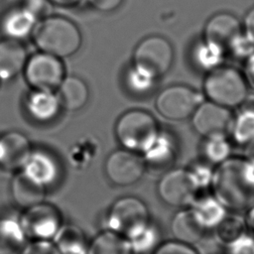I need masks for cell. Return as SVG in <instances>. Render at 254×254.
Returning <instances> with one entry per match:
<instances>
[{
  "label": "cell",
  "instance_id": "e0dca14e",
  "mask_svg": "<svg viewBox=\"0 0 254 254\" xmlns=\"http://www.w3.org/2000/svg\"><path fill=\"white\" fill-rule=\"evenodd\" d=\"M189 208L204 231L216 229L225 219L228 212L213 195L196 197Z\"/></svg>",
  "mask_w": 254,
  "mask_h": 254
},
{
  "label": "cell",
  "instance_id": "2e32d148",
  "mask_svg": "<svg viewBox=\"0 0 254 254\" xmlns=\"http://www.w3.org/2000/svg\"><path fill=\"white\" fill-rule=\"evenodd\" d=\"M28 57L20 41L4 39L0 41V79L10 80L17 76L26 65Z\"/></svg>",
  "mask_w": 254,
  "mask_h": 254
},
{
  "label": "cell",
  "instance_id": "6da1fadb",
  "mask_svg": "<svg viewBox=\"0 0 254 254\" xmlns=\"http://www.w3.org/2000/svg\"><path fill=\"white\" fill-rule=\"evenodd\" d=\"M210 186L212 195L227 210L245 211L254 202V163L229 157L213 170Z\"/></svg>",
  "mask_w": 254,
  "mask_h": 254
},
{
  "label": "cell",
  "instance_id": "7a4b0ae2",
  "mask_svg": "<svg viewBox=\"0 0 254 254\" xmlns=\"http://www.w3.org/2000/svg\"><path fill=\"white\" fill-rule=\"evenodd\" d=\"M34 30V43L40 52L60 59L72 56L81 46L77 26L64 17L48 16Z\"/></svg>",
  "mask_w": 254,
  "mask_h": 254
},
{
  "label": "cell",
  "instance_id": "1f68e13d",
  "mask_svg": "<svg viewBox=\"0 0 254 254\" xmlns=\"http://www.w3.org/2000/svg\"><path fill=\"white\" fill-rule=\"evenodd\" d=\"M153 254H199V252L192 244L175 239L157 245Z\"/></svg>",
  "mask_w": 254,
  "mask_h": 254
},
{
  "label": "cell",
  "instance_id": "603a6c76",
  "mask_svg": "<svg viewBox=\"0 0 254 254\" xmlns=\"http://www.w3.org/2000/svg\"><path fill=\"white\" fill-rule=\"evenodd\" d=\"M172 232L176 240L194 244L202 237L204 230L192 216L190 208L180 210L172 220Z\"/></svg>",
  "mask_w": 254,
  "mask_h": 254
},
{
  "label": "cell",
  "instance_id": "ab89813d",
  "mask_svg": "<svg viewBox=\"0 0 254 254\" xmlns=\"http://www.w3.org/2000/svg\"><path fill=\"white\" fill-rule=\"evenodd\" d=\"M245 70H246V75L248 77V80L254 86V53L247 58Z\"/></svg>",
  "mask_w": 254,
  "mask_h": 254
},
{
  "label": "cell",
  "instance_id": "8fae6325",
  "mask_svg": "<svg viewBox=\"0 0 254 254\" xmlns=\"http://www.w3.org/2000/svg\"><path fill=\"white\" fill-rule=\"evenodd\" d=\"M104 168L106 176L113 184L126 187L135 184L142 178L146 162L136 152L123 149L110 154Z\"/></svg>",
  "mask_w": 254,
  "mask_h": 254
},
{
  "label": "cell",
  "instance_id": "52a82bcc",
  "mask_svg": "<svg viewBox=\"0 0 254 254\" xmlns=\"http://www.w3.org/2000/svg\"><path fill=\"white\" fill-rule=\"evenodd\" d=\"M202 190L193 171L190 168L174 169L166 173L158 184V193L168 204L190 205Z\"/></svg>",
  "mask_w": 254,
  "mask_h": 254
},
{
  "label": "cell",
  "instance_id": "ba28073f",
  "mask_svg": "<svg viewBox=\"0 0 254 254\" xmlns=\"http://www.w3.org/2000/svg\"><path fill=\"white\" fill-rule=\"evenodd\" d=\"M202 101L203 97L199 92L183 84H175L158 94L156 108L167 119L184 120L191 116Z\"/></svg>",
  "mask_w": 254,
  "mask_h": 254
},
{
  "label": "cell",
  "instance_id": "5b68a950",
  "mask_svg": "<svg viewBox=\"0 0 254 254\" xmlns=\"http://www.w3.org/2000/svg\"><path fill=\"white\" fill-rule=\"evenodd\" d=\"M150 223L148 207L135 196H124L117 199L110 207L107 216L109 230L127 240L137 236Z\"/></svg>",
  "mask_w": 254,
  "mask_h": 254
},
{
  "label": "cell",
  "instance_id": "d6986e66",
  "mask_svg": "<svg viewBox=\"0 0 254 254\" xmlns=\"http://www.w3.org/2000/svg\"><path fill=\"white\" fill-rule=\"evenodd\" d=\"M12 195L19 206L28 208L44 201L45 186L22 171L12 181Z\"/></svg>",
  "mask_w": 254,
  "mask_h": 254
},
{
  "label": "cell",
  "instance_id": "277c9868",
  "mask_svg": "<svg viewBox=\"0 0 254 254\" xmlns=\"http://www.w3.org/2000/svg\"><path fill=\"white\" fill-rule=\"evenodd\" d=\"M160 129L154 116L144 110L133 109L120 116L115 125V135L127 150L145 153L159 135Z\"/></svg>",
  "mask_w": 254,
  "mask_h": 254
},
{
  "label": "cell",
  "instance_id": "9c48e42d",
  "mask_svg": "<svg viewBox=\"0 0 254 254\" xmlns=\"http://www.w3.org/2000/svg\"><path fill=\"white\" fill-rule=\"evenodd\" d=\"M24 75L35 89L54 90L64 78V66L60 58L40 52L27 60Z\"/></svg>",
  "mask_w": 254,
  "mask_h": 254
},
{
  "label": "cell",
  "instance_id": "4fadbf2b",
  "mask_svg": "<svg viewBox=\"0 0 254 254\" xmlns=\"http://www.w3.org/2000/svg\"><path fill=\"white\" fill-rule=\"evenodd\" d=\"M203 34L205 42L227 53L236 39L242 34L241 24L234 15L220 12L207 21Z\"/></svg>",
  "mask_w": 254,
  "mask_h": 254
},
{
  "label": "cell",
  "instance_id": "60d3db41",
  "mask_svg": "<svg viewBox=\"0 0 254 254\" xmlns=\"http://www.w3.org/2000/svg\"><path fill=\"white\" fill-rule=\"evenodd\" d=\"M244 157L254 163V140L251 141L250 143H248L245 146V155H244Z\"/></svg>",
  "mask_w": 254,
  "mask_h": 254
},
{
  "label": "cell",
  "instance_id": "d590c367",
  "mask_svg": "<svg viewBox=\"0 0 254 254\" xmlns=\"http://www.w3.org/2000/svg\"><path fill=\"white\" fill-rule=\"evenodd\" d=\"M52 3L49 0H24L22 6L31 12L37 20L48 17L51 12Z\"/></svg>",
  "mask_w": 254,
  "mask_h": 254
},
{
  "label": "cell",
  "instance_id": "83f0119b",
  "mask_svg": "<svg viewBox=\"0 0 254 254\" xmlns=\"http://www.w3.org/2000/svg\"><path fill=\"white\" fill-rule=\"evenodd\" d=\"M231 143L226 135L205 137L202 144V155L210 165H219L231 157Z\"/></svg>",
  "mask_w": 254,
  "mask_h": 254
},
{
  "label": "cell",
  "instance_id": "d6a6232c",
  "mask_svg": "<svg viewBox=\"0 0 254 254\" xmlns=\"http://www.w3.org/2000/svg\"><path fill=\"white\" fill-rule=\"evenodd\" d=\"M228 254H254V236L241 233L227 243Z\"/></svg>",
  "mask_w": 254,
  "mask_h": 254
},
{
  "label": "cell",
  "instance_id": "836d02e7",
  "mask_svg": "<svg viewBox=\"0 0 254 254\" xmlns=\"http://www.w3.org/2000/svg\"><path fill=\"white\" fill-rule=\"evenodd\" d=\"M229 53L239 59H247L254 53V44L242 33L231 46Z\"/></svg>",
  "mask_w": 254,
  "mask_h": 254
},
{
  "label": "cell",
  "instance_id": "9a60e30c",
  "mask_svg": "<svg viewBox=\"0 0 254 254\" xmlns=\"http://www.w3.org/2000/svg\"><path fill=\"white\" fill-rule=\"evenodd\" d=\"M37 21V18L21 5L8 10L2 16L0 30L6 39L20 41L32 33Z\"/></svg>",
  "mask_w": 254,
  "mask_h": 254
},
{
  "label": "cell",
  "instance_id": "f1b7e54d",
  "mask_svg": "<svg viewBox=\"0 0 254 254\" xmlns=\"http://www.w3.org/2000/svg\"><path fill=\"white\" fill-rule=\"evenodd\" d=\"M225 53L215 46L205 42L198 43L192 52V60L199 69L210 71L220 66Z\"/></svg>",
  "mask_w": 254,
  "mask_h": 254
},
{
  "label": "cell",
  "instance_id": "8d00e7d4",
  "mask_svg": "<svg viewBox=\"0 0 254 254\" xmlns=\"http://www.w3.org/2000/svg\"><path fill=\"white\" fill-rule=\"evenodd\" d=\"M94 9L101 12H111L116 10L123 0H86Z\"/></svg>",
  "mask_w": 254,
  "mask_h": 254
},
{
  "label": "cell",
  "instance_id": "7bdbcfd3",
  "mask_svg": "<svg viewBox=\"0 0 254 254\" xmlns=\"http://www.w3.org/2000/svg\"><path fill=\"white\" fill-rule=\"evenodd\" d=\"M2 1H3V0H0V3H1V2H2Z\"/></svg>",
  "mask_w": 254,
  "mask_h": 254
},
{
  "label": "cell",
  "instance_id": "d4e9b609",
  "mask_svg": "<svg viewBox=\"0 0 254 254\" xmlns=\"http://www.w3.org/2000/svg\"><path fill=\"white\" fill-rule=\"evenodd\" d=\"M176 151L177 144L173 137L160 131L152 146L144 153V160L155 166H164L174 160Z\"/></svg>",
  "mask_w": 254,
  "mask_h": 254
},
{
  "label": "cell",
  "instance_id": "44dd1931",
  "mask_svg": "<svg viewBox=\"0 0 254 254\" xmlns=\"http://www.w3.org/2000/svg\"><path fill=\"white\" fill-rule=\"evenodd\" d=\"M236 117L232 119L230 135L232 140L241 146H246L254 140V101L246 100Z\"/></svg>",
  "mask_w": 254,
  "mask_h": 254
},
{
  "label": "cell",
  "instance_id": "74e56055",
  "mask_svg": "<svg viewBox=\"0 0 254 254\" xmlns=\"http://www.w3.org/2000/svg\"><path fill=\"white\" fill-rule=\"evenodd\" d=\"M244 35L254 44V8L249 10L244 18Z\"/></svg>",
  "mask_w": 254,
  "mask_h": 254
},
{
  "label": "cell",
  "instance_id": "484cf974",
  "mask_svg": "<svg viewBox=\"0 0 254 254\" xmlns=\"http://www.w3.org/2000/svg\"><path fill=\"white\" fill-rule=\"evenodd\" d=\"M25 238L18 221L10 218L0 219V254H15L23 247Z\"/></svg>",
  "mask_w": 254,
  "mask_h": 254
},
{
  "label": "cell",
  "instance_id": "7402d4cb",
  "mask_svg": "<svg viewBox=\"0 0 254 254\" xmlns=\"http://www.w3.org/2000/svg\"><path fill=\"white\" fill-rule=\"evenodd\" d=\"M22 170L45 187L51 184L58 175L55 161L43 152H32Z\"/></svg>",
  "mask_w": 254,
  "mask_h": 254
},
{
  "label": "cell",
  "instance_id": "f35d334b",
  "mask_svg": "<svg viewBox=\"0 0 254 254\" xmlns=\"http://www.w3.org/2000/svg\"><path fill=\"white\" fill-rule=\"evenodd\" d=\"M244 226L249 230L252 236H254V202L245 210Z\"/></svg>",
  "mask_w": 254,
  "mask_h": 254
},
{
  "label": "cell",
  "instance_id": "30bf717a",
  "mask_svg": "<svg viewBox=\"0 0 254 254\" xmlns=\"http://www.w3.org/2000/svg\"><path fill=\"white\" fill-rule=\"evenodd\" d=\"M19 223L26 237L48 240L61 228L62 214L55 205L43 201L26 208Z\"/></svg>",
  "mask_w": 254,
  "mask_h": 254
},
{
  "label": "cell",
  "instance_id": "f546056e",
  "mask_svg": "<svg viewBox=\"0 0 254 254\" xmlns=\"http://www.w3.org/2000/svg\"><path fill=\"white\" fill-rule=\"evenodd\" d=\"M133 252L145 253L146 251L152 249L158 245L159 232L158 229L150 223L141 233H139L134 238L128 240Z\"/></svg>",
  "mask_w": 254,
  "mask_h": 254
},
{
  "label": "cell",
  "instance_id": "b9f144b4",
  "mask_svg": "<svg viewBox=\"0 0 254 254\" xmlns=\"http://www.w3.org/2000/svg\"><path fill=\"white\" fill-rule=\"evenodd\" d=\"M52 4L63 6V7H69L77 4L80 0H49Z\"/></svg>",
  "mask_w": 254,
  "mask_h": 254
},
{
  "label": "cell",
  "instance_id": "8992f818",
  "mask_svg": "<svg viewBox=\"0 0 254 254\" xmlns=\"http://www.w3.org/2000/svg\"><path fill=\"white\" fill-rule=\"evenodd\" d=\"M174 50L170 42L161 36L143 39L133 54V66L139 71L157 79L171 67Z\"/></svg>",
  "mask_w": 254,
  "mask_h": 254
},
{
  "label": "cell",
  "instance_id": "5bb4252c",
  "mask_svg": "<svg viewBox=\"0 0 254 254\" xmlns=\"http://www.w3.org/2000/svg\"><path fill=\"white\" fill-rule=\"evenodd\" d=\"M28 138L17 131H10L0 136V167L16 171L23 169L32 154Z\"/></svg>",
  "mask_w": 254,
  "mask_h": 254
},
{
  "label": "cell",
  "instance_id": "4316f807",
  "mask_svg": "<svg viewBox=\"0 0 254 254\" xmlns=\"http://www.w3.org/2000/svg\"><path fill=\"white\" fill-rule=\"evenodd\" d=\"M53 238V243L61 254H71L87 250L83 233L75 225H62Z\"/></svg>",
  "mask_w": 254,
  "mask_h": 254
},
{
  "label": "cell",
  "instance_id": "cb8c5ba5",
  "mask_svg": "<svg viewBox=\"0 0 254 254\" xmlns=\"http://www.w3.org/2000/svg\"><path fill=\"white\" fill-rule=\"evenodd\" d=\"M129 241L123 236L108 230L98 234L87 249V254H132Z\"/></svg>",
  "mask_w": 254,
  "mask_h": 254
},
{
  "label": "cell",
  "instance_id": "3957f363",
  "mask_svg": "<svg viewBox=\"0 0 254 254\" xmlns=\"http://www.w3.org/2000/svg\"><path fill=\"white\" fill-rule=\"evenodd\" d=\"M242 73L231 66H218L207 72L203 91L208 100L232 108L241 105L247 98L248 85Z\"/></svg>",
  "mask_w": 254,
  "mask_h": 254
},
{
  "label": "cell",
  "instance_id": "7c38bea8",
  "mask_svg": "<svg viewBox=\"0 0 254 254\" xmlns=\"http://www.w3.org/2000/svg\"><path fill=\"white\" fill-rule=\"evenodd\" d=\"M232 113L229 108L210 100L202 101L191 115L194 130L203 137L226 135L232 123Z\"/></svg>",
  "mask_w": 254,
  "mask_h": 254
},
{
  "label": "cell",
  "instance_id": "4dcf8cb0",
  "mask_svg": "<svg viewBox=\"0 0 254 254\" xmlns=\"http://www.w3.org/2000/svg\"><path fill=\"white\" fill-rule=\"evenodd\" d=\"M155 78L148 76L147 74L139 71L132 66L126 74V83L128 88L136 94L148 93L154 86Z\"/></svg>",
  "mask_w": 254,
  "mask_h": 254
},
{
  "label": "cell",
  "instance_id": "ac0fdd59",
  "mask_svg": "<svg viewBox=\"0 0 254 254\" xmlns=\"http://www.w3.org/2000/svg\"><path fill=\"white\" fill-rule=\"evenodd\" d=\"M29 115L38 122H50L57 117L61 109L59 96L53 90L35 89L26 99Z\"/></svg>",
  "mask_w": 254,
  "mask_h": 254
},
{
  "label": "cell",
  "instance_id": "ffe728a7",
  "mask_svg": "<svg viewBox=\"0 0 254 254\" xmlns=\"http://www.w3.org/2000/svg\"><path fill=\"white\" fill-rule=\"evenodd\" d=\"M58 96L65 109L76 111L86 104L89 96L88 87L81 78L69 75L64 77L60 84Z\"/></svg>",
  "mask_w": 254,
  "mask_h": 254
},
{
  "label": "cell",
  "instance_id": "e575fe53",
  "mask_svg": "<svg viewBox=\"0 0 254 254\" xmlns=\"http://www.w3.org/2000/svg\"><path fill=\"white\" fill-rule=\"evenodd\" d=\"M22 254H61L56 245L49 240H35L23 248Z\"/></svg>",
  "mask_w": 254,
  "mask_h": 254
}]
</instances>
